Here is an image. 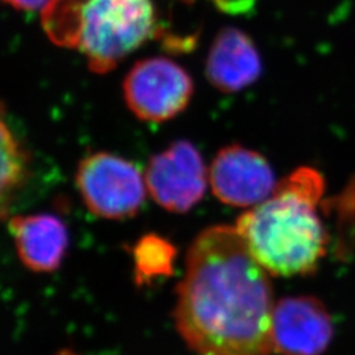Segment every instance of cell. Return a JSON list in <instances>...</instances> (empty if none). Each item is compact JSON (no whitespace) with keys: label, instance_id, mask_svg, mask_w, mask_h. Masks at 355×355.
<instances>
[{"label":"cell","instance_id":"12","mask_svg":"<svg viewBox=\"0 0 355 355\" xmlns=\"http://www.w3.org/2000/svg\"><path fill=\"white\" fill-rule=\"evenodd\" d=\"M175 248L157 234L144 236L133 248L136 277L139 282L167 277L173 272Z\"/></svg>","mask_w":355,"mask_h":355},{"label":"cell","instance_id":"13","mask_svg":"<svg viewBox=\"0 0 355 355\" xmlns=\"http://www.w3.org/2000/svg\"><path fill=\"white\" fill-rule=\"evenodd\" d=\"M4 1L20 11H35L38 8H45V6L51 3V0H4Z\"/></svg>","mask_w":355,"mask_h":355},{"label":"cell","instance_id":"6","mask_svg":"<svg viewBox=\"0 0 355 355\" xmlns=\"http://www.w3.org/2000/svg\"><path fill=\"white\" fill-rule=\"evenodd\" d=\"M145 182L155 203L170 212H189L205 193L207 170L203 158L189 141H175L152 157Z\"/></svg>","mask_w":355,"mask_h":355},{"label":"cell","instance_id":"2","mask_svg":"<svg viewBox=\"0 0 355 355\" xmlns=\"http://www.w3.org/2000/svg\"><path fill=\"white\" fill-rule=\"evenodd\" d=\"M324 191L318 170L302 167L278 183L265 202L239 217L236 228L268 274L308 275L318 268L328 243L318 212Z\"/></svg>","mask_w":355,"mask_h":355},{"label":"cell","instance_id":"3","mask_svg":"<svg viewBox=\"0 0 355 355\" xmlns=\"http://www.w3.org/2000/svg\"><path fill=\"white\" fill-rule=\"evenodd\" d=\"M41 19L51 41L85 54L96 74L140 48L157 23L153 0H51Z\"/></svg>","mask_w":355,"mask_h":355},{"label":"cell","instance_id":"4","mask_svg":"<svg viewBox=\"0 0 355 355\" xmlns=\"http://www.w3.org/2000/svg\"><path fill=\"white\" fill-rule=\"evenodd\" d=\"M76 189L89 212L123 220L137 215L145 202V179L127 159L111 153H92L76 168Z\"/></svg>","mask_w":355,"mask_h":355},{"label":"cell","instance_id":"5","mask_svg":"<svg viewBox=\"0 0 355 355\" xmlns=\"http://www.w3.org/2000/svg\"><path fill=\"white\" fill-rule=\"evenodd\" d=\"M123 89L129 110L139 119L162 123L186 110L193 83L189 73L174 61L153 57L130 69Z\"/></svg>","mask_w":355,"mask_h":355},{"label":"cell","instance_id":"7","mask_svg":"<svg viewBox=\"0 0 355 355\" xmlns=\"http://www.w3.org/2000/svg\"><path fill=\"white\" fill-rule=\"evenodd\" d=\"M208 178L216 198L232 207H255L278 186L266 158L241 145H230L217 153Z\"/></svg>","mask_w":355,"mask_h":355},{"label":"cell","instance_id":"8","mask_svg":"<svg viewBox=\"0 0 355 355\" xmlns=\"http://www.w3.org/2000/svg\"><path fill=\"white\" fill-rule=\"evenodd\" d=\"M331 337L329 313L316 297H286L275 305L272 341L280 355H321Z\"/></svg>","mask_w":355,"mask_h":355},{"label":"cell","instance_id":"11","mask_svg":"<svg viewBox=\"0 0 355 355\" xmlns=\"http://www.w3.org/2000/svg\"><path fill=\"white\" fill-rule=\"evenodd\" d=\"M29 155L21 142L1 121V215L6 218L13 195L26 182Z\"/></svg>","mask_w":355,"mask_h":355},{"label":"cell","instance_id":"10","mask_svg":"<svg viewBox=\"0 0 355 355\" xmlns=\"http://www.w3.org/2000/svg\"><path fill=\"white\" fill-rule=\"evenodd\" d=\"M10 230L24 266L37 272H51L61 266L69 246V233L57 216H15L10 220Z\"/></svg>","mask_w":355,"mask_h":355},{"label":"cell","instance_id":"9","mask_svg":"<svg viewBox=\"0 0 355 355\" xmlns=\"http://www.w3.org/2000/svg\"><path fill=\"white\" fill-rule=\"evenodd\" d=\"M205 73L211 85L223 92L253 85L262 73V64L252 38L237 28L221 29L208 53Z\"/></svg>","mask_w":355,"mask_h":355},{"label":"cell","instance_id":"1","mask_svg":"<svg viewBox=\"0 0 355 355\" xmlns=\"http://www.w3.org/2000/svg\"><path fill=\"white\" fill-rule=\"evenodd\" d=\"M236 227L204 229L191 243L175 320L198 355H271L272 288Z\"/></svg>","mask_w":355,"mask_h":355}]
</instances>
